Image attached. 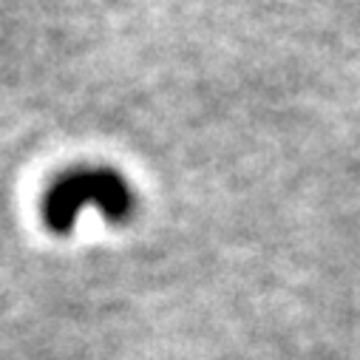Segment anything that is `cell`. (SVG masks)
<instances>
[{
  "mask_svg": "<svg viewBox=\"0 0 360 360\" xmlns=\"http://www.w3.org/2000/svg\"><path fill=\"white\" fill-rule=\"evenodd\" d=\"M85 202H97L108 221H125L134 210L131 191L111 170H77L57 179L46 193L43 216L54 233H68Z\"/></svg>",
  "mask_w": 360,
  "mask_h": 360,
  "instance_id": "cell-1",
  "label": "cell"
}]
</instances>
